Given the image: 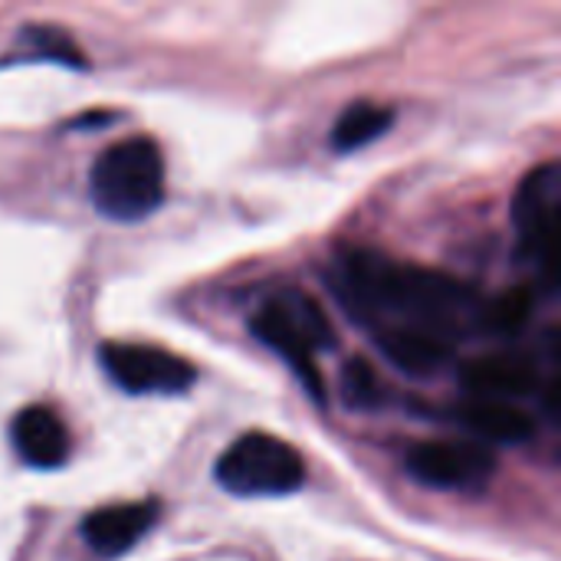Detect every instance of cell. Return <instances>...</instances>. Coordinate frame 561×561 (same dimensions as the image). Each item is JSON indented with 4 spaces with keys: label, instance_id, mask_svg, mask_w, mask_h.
Listing matches in <instances>:
<instances>
[{
    "label": "cell",
    "instance_id": "14",
    "mask_svg": "<svg viewBox=\"0 0 561 561\" xmlns=\"http://www.w3.org/2000/svg\"><path fill=\"white\" fill-rule=\"evenodd\" d=\"M394 122V112L388 105H378V102H355L348 105L335 128H332V148L335 151H355V148H365L371 145L375 138H381Z\"/></svg>",
    "mask_w": 561,
    "mask_h": 561
},
{
    "label": "cell",
    "instance_id": "13",
    "mask_svg": "<svg viewBox=\"0 0 561 561\" xmlns=\"http://www.w3.org/2000/svg\"><path fill=\"white\" fill-rule=\"evenodd\" d=\"M20 59H39V62L85 69V56L79 53V46L72 43V36L66 30L49 26V23H26L20 30V43L7 56V62H20Z\"/></svg>",
    "mask_w": 561,
    "mask_h": 561
},
{
    "label": "cell",
    "instance_id": "8",
    "mask_svg": "<svg viewBox=\"0 0 561 561\" xmlns=\"http://www.w3.org/2000/svg\"><path fill=\"white\" fill-rule=\"evenodd\" d=\"M158 503H118V506H102L82 519V539L85 546L102 556V559H122L128 549H135L151 526L158 523Z\"/></svg>",
    "mask_w": 561,
    "mask_h": 561
},
{
    "label": "cell",
    "instance_id": "9",
    "mask_svg": "<svg viewBox=\"0 0 561 561\" xmlns=\"http://www.w3.org/2000/svg\"><path fill=\"white\" fill-rule=\"evenodd\" d=\"M463 388L477 401H519L536 394L539 388V368L526 355L500 352V355H483L463 368Z\"/></svg>",
    "mask_w": 561,
    "mask_h": 561
},
{
    "label": "cell",
    "instance_id": "7",
    "mask_svg": "<svg viewBox=\"0 0 561 561\" xmlns=\"http://www.w3.org/2000/svg\"><path fill=\"white\" fill-rule=\"evenodd\" d=\"M556 204H559V164L549 161L536 168L516 191L513 217L523 237V250L536 253L546 266L552 260V227H556Z\"/></svg>",
    "mask_w": 561,
    "mask_h": 561
},
{
    "label": "cell",
    "instance_id": "10",
    "mask_svg": "<svg viewBox=\"0 0 561 561\" xmlns=\"http://www.w3.org/2000/svg\"><path fill=\"white\" fill-rule=\"evenodd\" d=\"M10 437H13V447H16L20 460L36 467V470H56V467H62L69 460L66 424L43 404L23 408L13 417Z\"/></svg>",
    "mask_w": 561,
    "mask_h": 561
},
{
    "label": "cell",
    "instance_id": "4",
    "mask_svg": "<svg viewBox=\"0 0 561 561\" xmlns=\"http://www.w3.org/2000/svg\"><path fill=\"white\" fill-rule=\"evenodd\" d=\"M214 477L233 496H286L306 483V460L273 434H243L224 450Z\"/></svg>",
    "mask_w": 561,
    "mask_h": 561
},
{
    "label": "cell",
    "instance_id": "12",
    "mask_svg": "<svg viewBox=\"0 0 561 561\" xmlns=\"http://www.w3.org/2000/svg\"><path fill=\"white\" fill-rule=\"evenodd\" d=\"M378 348L385 352V358L408 371V375H417V378H427V375H437L454 348L447 342H437L431 335H421V332H408V329H381L378 332Z\"/></svg>",
    "mask_w": 561,
    "mask_h": 561
},
{
    "label": "cell",
    "instance_id": "6",
    "mask_svg": "<svg viewBox=\"0 0 561 561\" xmlns=\"http://www.w3.org/2000/svg\"><path fill=\"white\" fill-rule=\"evenodd\" d=\"M496 470V454L483 444L467 440H431L408 454V473L437 490H470L483 486Z\"/></svg>",
    "mask_w": 561,
    "mask_h": 561
},
{
    "label": "cell",
    "instance_id": "2",
    "mask_svg": "<svg viewBox=\"0 0 561 561\" xmlns=\"http://www.w3.org/2000/svg\"><path fill=\"white\" fill-rule=\"evenodd\" d=\"M89 194L102 217L108 220H141L151 217L164 201V158L148 135H131L108 145L89 174Z\"/></svg>",
    "mask_w": 561,
    "mask_h": 561
},
{
    "label": "cell",
    "instance_id": "16",
    "mask_svg": "<svg viewBox=\"0 0 561 561\" xmlns=\"http://www.w3.org/2000/svg\"><path fill=\"white\" fill-rule=\"evenodd\" d=\"M342 394H345V404H348V408H358V411L378 408V404H381V381H378V371H375L365 358L348 362L345 371H342Z\"/></svg>",
    "mask_w": 561,
    "mask_h": 561
},
{
    "label": "cell",
    "instance_id": "1",
    "mask_svg": "<svg viewBox=\"0 0 561 561\" xmlns=\"http://www.w3.org/2000/svg\"><path fill=\"white\" fill-rule=\"evenodd\" d=\"M339 293L362 319H385V329H408L437 342H457L480 329V296L440 273L355 250L342 263Z\"/></svg>",
    "mask_w": 561,
    "mask_h": 561
},
{
    "label": "cell",
    "instance_id": "11",
    "mask_svg": "<svg viewBox=\"0 0 561 561\" xmlns=\"http://www.w3.org/2000/svg\"><path fill=\"white\" fill-rule=\"evenodd\" d=\"M454 417L473 431L477 437H483L486 444H506V447H516V444H526L533 434H536V421L513 408V404H503V401H463L454 408Z\"/></svg>",
    "mask_w": 561,
    "mask_h": 561
},
{
    "label": "cell",
    "instance_id": "5",
    "mask_svg": "<svg viewBox=\"0 0 561 561\" xmlns=\"http://www.w3.org/2000/svg\"><path fill=\"white\" fill-rule=\"evenodd\" d=\"M99 362L105 375L128 394H181L197 378L191 362L154 345L105 342L99 348Z\"/></svg>",
    "mask_w": 561,
    "mask_h": 561
},
{
    "label": "cell",
    "instance_id": "15",
    "mask_svg": "<svg viewBox=\"0 0 561 561\" xmlns=\"http://www.w3.org/2000/svg\"><path fill=\"white\" fill-rule=\"evenodd\" d=\"M529 312H533V296L526 289H510L506 296L483 302L480 329L490 335H516L529 322Z\"/></svg>",
    "mask_w": 561,
    "mask_h": 561
},
{
    "label": "cell",
    "instance_id": "3",
    "mask_svg": "<svg viewBox=\"0 0 561 561\" xmlns=\"http://www.w3.org/2000/svg\"><path fill=\"white\" fill-rule=\"evenodd\" d=\"M250 329L266 348H273L279 358H286L293 365V371L299 375V381L309 388V394L316 401L325 398V385L316 368V352L332 348L335 332H332L329 319L322 316V309L309 296L283 293V296L266 299L256 309Z\"/></svg>",
    "mask_w": 561,
    "mask_h": 561
}]
</instances>
